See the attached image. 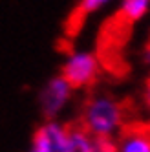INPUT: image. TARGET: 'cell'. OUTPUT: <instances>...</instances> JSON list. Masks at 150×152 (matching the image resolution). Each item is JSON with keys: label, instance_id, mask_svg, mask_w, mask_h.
I'll list each match as a JSON object with an SVG mask.
<instances>
[{"label": "cell", "instance_id": "1", "mask_svg": "<svg viewBox=\"0 0 150 152\" xmlns=\"http://www.w3.org/2000/svg\"><path fill=\"white\" fill-rule=\"evenodd\" d=\"M125 110L114 97L95 95L82 112V128L92 137H114L123 130Z\"/></svg>", "mask_w": 150, "mask_h": 152}, {"label": "cell", "instance_id": "2", "mask_svg": "<svg viewBox=\"0 0 150 152\" xmlns=\"http://www.w3.org/2000/svg\"><path fill=\"white\" fill-rule=\"evenodd\" d=\"M60 75L71 88L90 86L99 75V59L90 51H75L66 59Z\"/></svg>", "mask_w": 150, "mask_h": 152}, {"label": "cell", "instance_id": "3", "mask_svg": "<svg viewBox=\"0 0 150 152\" xmlns=\"http://www.w3.org/2000/svg\"><path fill=\"white\" fill-rule=\"evenodd\" d=\"M71 86L68 84V81L59 75V77H53L50 79L44 88L40 90L39 95V103H40V110L48 119H53L64 106L70 101L71 97Z\"/></svg>", "mask_w": 150, "mask_h": 152}, {"label": "cell", "instance_id": "4", "mask_svg": "<svg viewBox=\"0 0 150 152\" xmlns=\"http://www.w3.org/2000/svg\"><path fill=\"white\" fill-rule=\"evenodd\" d=\"M66 137H68L66 126L57 121H48L35 132L28 152H62Z\"/></svg>", "mask_w": 150, "mask_h": 152}, {"label": "cell", "instance_id": "5", "mask_svg": "<svg viewBox=\"0 0 150 152\" xmlns=\"http://www.w3.org/2000/svg\"><path fill=\"white\" fill-rule=\"evenodd\" d=\"M117 152H150V128L132 126L121 132Z\"/></svg>", "mask_w": 150, "mask_h": 152}, {"label": "cell", "instance_id": "6", "mask_svg": "<svg viewBox=\"0 0 150 152\" xmlns=\"http://www.w3.org/2000/svg\"><path fill=\"white\" fill-rule=\"evenodd\" d=\"M92 136L82 126L68 128V137L62 152H92Z\"/></svg>", "mask_w": 150, "mask_h": 152}, {"label": "cell", "instance_id": "7", "mask_svg": "<svg viewBox=\"0 0 150 152\" xmlns=\"http://www.w3.org/2000/svg\"><path fill=\"white\" fill-rule=\"evenodd\" d=\"M150 9V0H121V15L128 22L143 18Z\"/></svg>", "mask_w": 150, "mask_h": 152}, {"label": "cell", "instance_id": "8", "mask_svg": "<svg viewBox=\"0 0 150 152\" xmlns=\"http://www.w3.org/2000/svg\"><path fill=\"white\" fill-rule=\"evenodd\" d=\"M92 152H117V143L114 137H93Z\"/></svg>", "mask_w": 150, "mask_h": 152}, {"label": "cell", "instance_id": "9", "mask_svg": "<svg viewBox=\"0 0 150 152\" xmlns=\"http://www.w3.org/2000/svg\"><path fill=\"white\" fill-rule=\"evenodd\" d=\"M110 0H81L79 4V13L81 15H88V13H93L101 9L103 6H106Z\"/></svg>", "mask_w": 150, "mask_h": 152}, {"label": "cell", "instance_id": "10", "mask_svg": "<svg viewBox=\"0 0 150 152\" xmlns=\"http://www.w3.org/2000/svg\"><path fill=\"white\" fill-rule=\"evenodd\" d=\"M145 101H146V106H148V110H150V79H148L146 88H145Z\"/></svg>", "mask_w": 150, "mask_h": 152}, {"label": "cell", "instance_id": "11", "mask_svg": "<svg viewBox=\"0 0 150 152\" xmlns=\"http://www.w3.org/2000/svg\"><path fill=\"white\" fill-rule=\"evenodd\" d=\"M143 59H145V62L150 66V44H146V48H145V51H143Z\"/></svg>", "mask_w": 150, "mask_h": 152}]
</instances>
